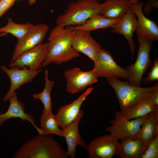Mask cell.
I'll list each match as a JSON object with an SVG mask.
<instances>
[{
    "label": "cell",
    "mask_w": 158,
    "mask_h": 158,
    "mask_svg": "<svg viewBox=\"0 0 158 158\" xmlns=\"http://www.w3.org/2000/svg\"><path fill=\"white\" fill-rule=\"evenodd\" d=\"M72 45L73 48L79 53H83L94 62L98 58L101 45L92 36L91 31L82 30H74Z\"/></svg>",
    "instance_id": "obj_12"
},
{
    "label": "cell",
    "mask_w": 158,
    "mask_h": 158,
    "mask_svg": "<svg viewBox=\"0 0 158 158\" xmlns=\"http://www.w3.org/2000/svg\"><path fill=\"white\" fill-rule=\"evenodd\" d=\"M143 2L139 1L131 4V7L137 18V35L144 36L152 41L158 40V26L154 22L146 17L142 9Z\"/></svg>",
    "instance_id": "obj_16"
},
{
    "label": "cell",
    "mask_w": 158,
    "mask_h": 158,
    "mask_svg": "<svg viewBox=\"0 0 158 158\" xmlns=\"http://www.w3.org/2000/svg\"><path fill=\"white\" fill-rule=\"evenodd\" d=\"M148 115L128 120L118 111L115 113V118L110 121L111 125L107 126L106 130L118 140L125 137L138 139L141 125Z\"/></svg>",
    "instance_id": "obj_6"
},
{
    "label": "cell",
    "mask_w": 158,
    "mask_h": 158,
    "mask_svg": "<svg viewBox=\"0 0 158 158\" xmlns=\"http://www.w3.org/2000/svg\"><path fill=\"white\" fill-rule=\"evenodd\" d=\"M40 128L42 135L54 134L63 137L62 130L59 128L55 115L42 113L40 118Z\"/></svg>",
    "instance_id": "obj_25"
},
{
    "label": "cell",
    "mask_w": 158,
    "mask_h": 158,
    "mask_svg": "<svg viewBox=\"0 0 158 158\" xmlns=\"http://www.w3.org/2000/svg\"><path fill=\"white\" fill-rule=\"evenodd\" d=\"M139 43L137 58L133 64L126 68L128 74V82L137 86H141L142 77L152 64L150 52L152 41L142 35H138Z\"/></svg>",
    "instance_id": "obj_5"
},
{
    "label": "cell",
    "mask_w": 158,
    "mask_h": 158,
    "mask_svg": "<svg viewBox=\"0 0 158 158\" xmlns=\"http://www.w3.org/2000/svg\"><path fill=\"white\" fill-rule=\"evenodd\" d=\"M94 63L92 70L96 76L128 80V74L126 69L118 65L108 51L101 49L97 60Z\"/></svg>",
    "instance_id": "obj_7"
},
{
    "label": "cell",
    "mask_w": 158,
    "mask_h": 158,
    "mask_svg": "<svg viewBox=\"0 0 158 158\" xmlns=\"http://www.w3.org/2000/svg\"><path fill=\"white\" fill-rule=\"evenodd\" d=\"M36 0H28L29 4L30 5H32L35 3Z\"/></svg>",
    "instance_id": "obj_32"
},
{
    "label": "cell",
    "mask_w": 158,
    "mask_h": 158,
    "mask_svg": "<svg viewBox=\"0 0 158 158\" xmlns=\"http://www.w3.org/2000/svg\"><path fill=\"white\" fill-rule=\"evenodd\" d=\"M67 151L59 143L48 135H40L27 141L13 158H66Z\"/></svg>",
    "instance_id": "obj_2"
},
{
    "label": "cell",
    "mask_w": 158,
    "mask_h": 158,
    "mask_svg": "<svg viewBox=\"0 0 158 158\" xmlns=\"http://www.w3.org/2000/svg\"><path fill=\"white\" fill-rule=\"evenodd\" d=\"M0 68L9 77L11 82L10 89L3 98L4 102L9 100L15 91L19 89L22 85L32 82L42 71L41 69L34 71L27 69H9L4 65H2Z\"/></svg>",
    "instance_id": "obj_13"
},
{
    "label": "cell",
    "mask_w": 158,
    "mask_h": 158,
    "mask_svg": "<svg viewBox=\"0 0 158 158\" xmlns=\"http://www.w3.org/2000/svg\"><path fill=\"white\" fill-rule=\"evenodd\" d=\"M33 25L30 22L21 24L16 23L11 18L8 17L6 25L3 27H0V32L10 33L19 39L24 36Z\"/></svg>",
    "instance_id": "obj_26"
},
{
    "label": "cell",
    "mask_w": 158,
    "mask_h": 158,
    "mask_svg": "<svg viewBox=\"0 0 158 158\" xmlns=\"http://www.w3.org/2000/svg\"><path fill=\"white\" fill-rule=\"evenodd\" d=\"M107 79L116 93L121 112L150 96L154 87V85L148 87L137 86L114 78Z\"/></svg>",
    "instance_id": "obj_4"
},
{
    "label": "cell",
    "mask_w": 158,
    "mask_h": 158,
    "mask_svg": "<svg viewBox=\"0 0 158 158\" xmlns=\"http://www.w3.org/2000/svg\"><path fill=\"white\" fill-rule=\"evenodd\" d=\"M158 133V109L150 113L142 123L137 139H141L147 147Z\"/></svg>",
    "instance_id": "obj_21"
},
{
    "label": "cell",
    "mask_w": 158,
    "mask_h": 158,
    "mask_svg": "<svg viewBox=\"0 0 158 158\" xmlns=\"http://www.w3.org/2000/svg\"><path fill=\"white\" fill-rule=\"evenodd\" d=\"M44 75L45 85L43 90L39 93L34 94L33 96L35 99H39L42 102L44 107L42 113L51 114L52 113V110L51 94L54 82L49 79L47 69L45 70Z\"/></svg>",
    "instance_id": "obj_24"
},
{
    "label": "cell",
    "mask_w": 158,
    "mask_h": 158,
    "mask_svg": "<svg viewBox=\"0 0 158 158\" xmlns=\"http://www.w3.org/2000/svg\"><path fill=\"white\" fill-rule=\"evenodd\" d=\"M101 4L98 0H77L70 2L58 16L56 25L74 26L84 23L93 16L100 13Z\"/></svg>",
    "instance_id": "obj_3"
},
{
    "label": "cell",
    "mask_w": 158,
    "mask_h": 158,
    "mask_svg": "<svg viewBox=\"0 0 158 158\" xmlns=\"http://www.w3.org/2000/svg\"><path fill=\"white\" fill-rule=\"evenodd\" d=\"M158 81V58H156L148 75L144 78L142 83L147 85L154 81Z\"/></svg>",
    "instance_id": "obj_28"
},
{
    "label": "cell",
    "mask_w": 158,
    "mask_h": 158,
    "mask_svg": "<svg viewBox=\"0 0 158 158\" xmlns=\"http://www.w3.org/2000/svg\"><path fill=\"white\" fill-rule=\"evenodd\" d=\"M9 100V105L8 110L4 113H0V126L8 119L18 118L22 121L26 120L31 123L36 129L39 134L41 133V129L34 124L33 116L25 113L24 104L18 101L16 92L13 93Z\"/></svg>",
    "instance_id": "obj_18"
},
{
    "label": "cell",
    "mask_w": 158,
    "mask_h": 158,
    "mask_svg": "<svg viewBox=\"0 0 158 158\" xmlns=\"http://www.w3.org/2000/svg\"><path fill=\"white\" fill-rule=\"evenodd\" d=\"M48 42L40 44L25 52L11 62L9 66L12 69H27L36 71L41 69L48 52Z\"/></svg>",
    "instance_id": "obj_8"
},
{
    "label": "cell",
    "mask_w": 158,
    "mask_h": 158,
    "mask_svg": "<svg viewBox=\"0 0 158 158\" xmlns=\"http://www.w3.org/2000/svg\"><path fill=\"white\" fill-rule=\"evenodd\" d=\"M118 139L111 134L94 139L87 146L90 158H111L116 155Z\"/></svg>",
    "instance_id": "obj_11"
},
{
    "label": "cell",
    "mask_w": 158,
    "mask_h": 158,
    "mask_svg": "<svg viewBox=\"0 0 158 158\" xmlns=\"http://www.w3.org/2000/svg\"><path fill=\"white\" fill-rule=\"evenodd\" d=\"M84 112L80 110L75 119L66 128L62 129L63 137L66 139L68 147L67 151L68 157L74 158L75 156V150L77 145H80L84 149L87 145L83 140L78 131L80 121L83 116Z\"/></svg>",
    "instance_id": "obj_17"
},
{
    "label": "cell",
    "mask_w": 158,
    "mask_h": 158,
    "mask_svg": "<svg viewBox=\"0 0 158 158\" xmlns=\"http://www.w3.org/2000/svg\"><path fill=\"white\" fill-rule=\"evenodd\" d=\"M158 8V0H148L145 4V6L142 9L144 14L149 15L152 11L153 8Z\"/></svg>",
    "instance_id": "obj_30"
},
{
    "label": "cell",
    "mask_w": 158,
    "mask_h": 158,
    "mask_svg": "<svg viewBox=\"0 0 158 158\" xmlns=\"http://www.w3.org/2000/svg\"><path fill=\"white\" fill-rule=\"evenodd\" d=\"M157 109L158 107L153 104L150 96L123 112H121L126 119L130 120L146 116Z\"/></svg>",
    "instance_id": "obj_22"
},
{
    "label": "cell",
    "mask_w": 158,
    "mask_h": 158,
    "mask_svg": "<svg viewBox=\"0 0 158 158\" xmlns=\"http://www.w3.org/2000/svg\"><path fill=\"white\" fill-rule=\"evenodd\" d=\"M137 24L136 16L130 6L124 16L111 28L112 32L122 35L125 37L132 55L135 50V46L133 37L136 32Z\"/></svg>",
    "instance_id": "obj_15"
},
{
    "label": "cell",
    "mask_w": 158,
    "mask_h": 158,
    "mask_svg": "<svg viewBox=\"0 0 158 158\" xmlns=\"http://www.w3.org/2000/svg\"><path fill=\"white\" fill-rule=\"evenodd\" d=\"M7 34L5 32H0V37L1 36H4L6 35Z\"/></svg>",
    "instance_id": "obj_34"
},
{
    "label": "cell",
    "mask_w": 158,
    "mask_h": 158,
    "mask_svg": "<svg viewBox=\"0 0 158 158\" xmlns=\"http://www.w3.org/2000/svg\"><path fill=\"white\" fill-rule=\"evenodd\" d=\"M93 90L92 87L89 88L73 102L59 108L55 116L58 126L62 130L75 119L82 104Z\"/></svg>",
    "instance_id": "obj_14"
},
{
    "label": "cell",
    "mask_w": 158,
    "mask_h": 158,
    "mask_svg": "<svg viewBox=\"0 0 158 158\" xmlns=\"http://www.w3.org/2000/svg\"><path fill=\"white\" fill-rule=\"evenodd\" d=\"M16 0H0V18L14 4Z\"/></svg>",
    "instance_id": "obj_29"
},
{
    "label": "cell",
    "mask_w": 158,
    "mask_h": 158,
    "mask_svg": "<svg viewBox=\"0 0 158 158\" xmlns=\"http://www.w3.org/2000/svg\"><path fill=\"white\" fill-rule=\"evenodd\" d=\"M49 28L47 25L43 24L33 25L24 36L18 39L11 62L25 52L42 44Z\"/></svg>",
    "instance_id": "obj_9"
},
{
    "label": "cell",
    "mask_w": 158,
    "mask_h": 158,
    "mask_svg": "<svg viewBox=\"0 0 158 158\" xmlns=\"http://www.w3.org/2000/svg\"><path fill=\"white\" fill-rule=\"evenodd\" d=\"M119 20L109 19L100 13H98L92 16L83 24L71 27L73 30L80 29L91 32L97 29L111 28Z\"/></svg>",
    "instance_id": "obj_23"
},
{
    "label": "cell",
    "mask_w": 158,
    "mask_h": 158,
    "mask_svg": "<svg viewBox=\"0 0 158 158\" xmlns=\"http://www.w3.org/2000/svg\"><path fill=\"white\" fill-rule=\"evenodd\" d=\"M140 0H130V1L131 4H134L136 3L139 1Z\"/></svg>",
    "instance_id": "obj_33"
},
{
    "label": "cell",
    "mask_w": 158,
    "mask_h": 158,
    "mask_svg": "<svg viewBox=\"0 0 158 158\" xmlns=\"http://www.w3.org/2000/svg\"><path fill=\"white\" fill-rule=\"evenodd\" d=\"M118 142L116 154L121 158H141L147 148L140 139L125 137Z\"/></svg>",
    "instance_id": "obj_19"
},
{
    "label": "cell",
    "mask_w": 158,
    "mask_h": 158,
    "mask_svg": "<svg viewBox=\"0 0 158 158\" xmlns=\"http://www.w3.org/2000/svg\"><path fill=\"white\" fill-rule=\"evenodd\" d=\"M158 158V133L149 144L141 158Z\"/></svg>",
    "instance_id": "obj_27"
},
{
    "label": "cell",
    "mask_w": 158,
    "mask_h": 158,
    "mask_svg": "<svg viewBox=\"0 0 158 158\" xmlns=\"http://www.w3.org/2000/svg\"><path fill=\"white\" fill-rule=\"evenodd\" d=\"M130 0H106L101 4L100 14L110 19L120 20L130 7Z\"/></svg>",
    "instance_id": "obj_20"
},
{
    "label": "cell",
    "mask_w": 158,
    "mask_h": 158,
    "mask_svg": "<svg viewBox=\"0 0 158 158\" xmlns=\"http://www.w3.org/2000/svg\"><path fill=\"white\" fill-rule=\"evenodd\" d=\"M64 75L66 81V91L71 94L80 92L97 81V78L92 69L85 71L80 68L74 67L66 70Z\"/></svg>",
    "instance_id": "obj_10"
},
{
    "label": "cell",
    "mask_w": 158,
    "mask_h": 158,
    "mask_svg": "<svg viewBox=\"0 0 158 158\" xmlns=\"http://www.w3.org/2000/svg\"><path fill=\"white\" fill-rule=\"evenodd\" d=\"M74 32L70 26L56 25L53 29L48 39V52L42 68L51 63L59 65L80 56L72 47Z\"/></svg>",
    "instance_id": "obj_1"
},
{
    "label": "cell",
    "mask_w": 158,
    "mask_h": 158,
    "mask_svg": "<svg viewBox=\"0 0 158 158\" xmlns=\"http://www.w3.org/2000/svg\"><path fill=\"white\" fill-rule=\"evenodd\" d=\"M154 85V88L150 95V98L153 104L158 107V83L156 82Z\"/></svg>",
    "instance_id": "obj_31"
}]
</instances>
